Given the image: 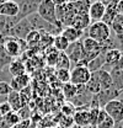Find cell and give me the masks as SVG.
I'll return each mask as SVG.
<instances>
[{"label": "cell", "mask_w": 123, "mask_h": 128, "mask_svg": "<svg viewBox=\"0 0 123 128\" xmlns=\"http://www.w3.org/2000/svg\"><path fill=\"white\" fill-rule=\"evenodd\" d=\"M117 68H120V69L123 72V53H122V57H121L120 62H118V64H117Z\"/></svg>", "instance_id": "39"}, {"label": "cell", "mask_w": 123, "mask_h": 128, "mask_svg": "<svg viewBox=\"0 0 123 128\" xmlns=\"http://www.w3.org/2000/svg\"><path fill=\"white\" fill-rule=\"evenodd\" d=\"M12 79V76L9 74V72L5 69V70H0V82H9Z\"/></svg>", "instance_id": "36"}, {"label": "cell", "mask_w": 123, "mask_h": 128, "mask_svg": "<svg viewBox=\"0 0 123 128\" xmlns=\"http://www.w3.org/2000/svg\"><path fill=\"white\" fill-rule=\"evenodd\" d=\"M95 75V78L97 79L100 86H101V91L104 90H108V89H112V80H111V76H110V73L107 70H98L96 73H92Z\"/></svg>", "instance_id": "17"}, {"label": "cell", "mask_w": 123, "mask_h": 128, "mask_svg": "<svg viewBox=\"0 0 123 128\" xmlns=\"http://www.w3.org/2000/svg\"><path fill=\"white\" fill-rule=\"evenodd\" d=\"M18 14V4L16 1H1L0 4V15L8 17H16Z\"/></svg>", "instance_id": "13"}, {"label": "cell", "mask_w": 123, "mask_h": 128, "mask_svg": "<svg viewBox=\"0 0 123 128\" xmlns=\"http://www.w3.org/2000/svg\"><path fill=\"white\" fill-rule=\"evenodd\" d=\"M0 128H11L8 124V122L4 117H0Z\"/></svg>", "instance_id": "38"}, {"label": "cell", "mask_w": 123, "mask_h": 128, "mask_svg": "<svg viewBox=\"0 0 123 128\" xmlns=\"http://www.w3.org/2000/svg\"><path fill=\"white\" fill-rule=\"evenodd\" d=\"M110 27L114 31L116 36H122L123 34V14H117L114 16V18H113V21H112Z\"/></svg>", "instance_id": "25"}, {"label": "cell", "mask_w": 123, "mask_h": 128, "mask_svg": "<svg viewBox=\"0 0 123 128\" xmlns=\"http://www.w3.org/2000/svg\"><path fill=\"white\" fill-rule=\"evenodd\" d=\"M41 34H42V33H40L38 31L32 30V31L27 34L25 42H26L27 44H31V46H32V44H37V43L41 41Z\"/></svg>", "instance_id": "29"}, {"label": "cell", "mask_w": 123, "mask_h": 128, "mask_svg": "<svg viewBox=\"0 0 123 128\" xmlns=\"http://www.w3.org/2000/svg\"><path fill=\"white\" fill-rule=\"evenodd\" d=\"M91 25V20L89 17V14H76L74 16L70 26L74 27V28H78L80 31H84L86 28H89Z\"/></svg>", "instance_id": "14"}, {"label": "cell", "mask_w": 123, "mask_h": 128, "mask_svg": "<svg viewBox=\"0 0 123 128\" xmlns=\"http://www.w3.org/2000/svg\"><path fill=\"white\" fill-rule=\"evenodd\" d=\"M91 78V73L86 66L82 65H75L70 70V82L75 86L86 85L88 81Z\"/></svg>", "instance_id": "5"}, {"label": "cell", "mask_w": 123, "mask_h": 128, "mask_svg": "<svg viewBox=\"0 0 123 128\" xmlns=\"http://www.w3.org/2000/svg\"><path fill=\"white\" fill-rule=\"evenodd\" d=\"M30 120H26V121H21L20 123H17L16 126H14L12 128H28L30 127Z\"/></svg>", "instance_id": "37"}, {"label": "cell", "mask_w": 123, "mask_h": 128, "mask_svg": "<svg viewBox=\"0 0 123 128\" xmlns=\"http://www.w3.org/2000/svg\"><path fill=\"white\" fill-rule=\"evenodd\" d=\"M104 66H105V53H100L95 59H92L91 62L86 65V68L90 70L91 74L101 70Z\"/></svg>", "instance_id": "22"}, {"label": "cell", "mask_w": 123, "mask_h": 128, "mask_svg": "<svg viewBox=\"0 0 123 128\" xmlns=\"http://www.w3.org/2000/svg\"><path fill=\"white\" fill-rule=\"evenodd\" d=\"M106 12V5L104 1H94L91 2L90 8H89V17L91 20V22H97V21H102L104 16Z\"/></svg>", "instance_id": "8"}, {"label": "cell", "mask_w": 123, "mask_h": 128, "mask_svg": "<svg viewBox=\"0 0 123 128\" xmlns=\"http://www.w3.org/2000/svg\"><path fill=\"white\" fill-rule=\"evenodd\" d=\"M57 68L58 69H70V60L68 59V57L65 56V53H59L58 56V60H57Z\"/></svg>", "instance_id": "27"}, {"label": "cell", "mask_w": 123, "mask_h": 128, "mask_svg": "<svg viewBox=\"0 0 123 128\" xmlns=\"http://www.w3.org/2000/svg\"><path fill=\"white\" fill-rule=\"evenodd\" d=\"M8 72H9V74H10L12 78H15V76H20V75L26 74V68H25V64L22 63L21 60L14 59L11 63L9 64Z\"/></svg>", "instance_id": "21"}, {"label": "cell", "mask_w": 123, "mask_h": 128, "mask_svg": "<svg viewBox=\"0 0 123 128\" xmlns=\"http://www.w3.org/2000/svg\"><path fill=\"white\" fill-rule=\"evenodd\" d=\"M95 96H96V98H97V102H98L100 107L104 108V106H105L107 102L114 100V98H118V97H120V92L116 91V90H113V89H108V90H104V91L98 92L97 95H95Z\"/></svg>", "instance_id": "15"}, {"label": "cell", "mask_w": 123, "mask_h": 128, "mask_svg": "<svg viewBox=\"0 0 123 128\" xmlns=\"http://www.w3.org/2000/svg\"><path fill=\"white\" fill-rule=\"evenodd\" d=\"M37 14H38V16H40L43 21H46L47 24H49V25H52V26H54V27L62 28V25L59 24V21L57 20L56 4H54L53 0H43V1H40Z\"/></svg>", "instance_id": "1"}, {"label": "cell", "mask_w": 123, "mask_h": 128, "mask_svg": "<svg viewBox=\"0 0 123 128\" xmlns=\"http://www.w3.org/2000/svg\"><path fill=\"white\" fill-rule=\"evenodd\" d=\"M75 124H74L73 117L63 116V118H60V121H59V127L60 128H73Z\"/></svg>", "instance_id": "31"}, {"label": "cell", "mask_w": 123, "mask_h": 128, "mask_svg": "<svg viewBox=\"0 0 123 128\" xmlns=\"http://www.w3.org/2000/svg\"><path fill=\"white\" fill-rule=\"evenodd\" d=\"M69 44L70 43L62 36L60 33L54 36V38H53V47L58 53H64L66 50V48L69 47Z\"/></svg>", "instance_id": "24"}, {"label": "cell", "mask_w": 123, "mask_h": 128, "mask_svg": "<svg viewBox=\"0 0 123 128\" xmlns=\"http://www.w3.org/2000/svg\"><path fill=\"white\" fill-rule=\"evenodd\" d=\"M0 36H1V34H0Z\"/></svg>", "instance_id": "44"}, {"label": "cell", "mask_w": 123, "mask_h": 128, "mask_svg": "<svg viewBox=\"0 0 123 128\" xmlns=\"http://www.w3.org/2000/svg\"><path fill=\"white\" fill-rule=\"evenodd\" d=\"M18 4V14H17V20L21 21L24 18H27L30 16L37 14L40 1L34 0H25V1H17Z\"/></svg>", "instance_id": "6"}, {"label": "cell", "mask_w": 123, "mask_h": 128, "mask_svg": "<svg viewBox=\"0 0 123 128\" xmlns=\"http://www.w3.org/2000/svg\"><path fill=\"white\" fill-rule=\"evenodd\" d=\"M100 110H101V108H97V107H94V108H90V110H89V114H90V126H92V127L96 126Z\"/></svg>", "instance_id": "32"}, {"label": "cell", "mask_w": 123, "mask_h": 128, "mask_svg": "<svg viewBox=\"0 0 123 128\" xmlns=\"http://www.w3.org/2000/svg\"><path fill=\"white\" fill-rule=\"evenodd\" d=\"M113 128H123V123H121V124H116Z\"/></svg>", "instance_id": "40"}, {"label": "cell", "mask_w": 123, "mask_h": 128, "mask_svg": "<svg viewBox=\"0 0 123 128\" xmlns=\"http://www.w3.org/2000/svg\"><path fill=\"white\" fill-rule=\"evenodd\" d=\"M88 37L98 43H102L111 37V27L102 21L92 22L88 28Z\"/></svg>", "instance_id": "3"}, {"label": "cell", "mask_w": 123, "mask_h": 128, "mask_svg": "<svg viewBox=\"0 0 123 128\" xmlns=\"http://www.w3.org/2000/svg\"><path fill=\"white\" fill-rule=\"evenodd\" d=\"M57 76H58V79L60 80L63 84L70 82V72L68 69H58Z\"/></svg>", "instance_id": "30"}, {"label": "cell", "mask_w": 123, "mask_h": 128, "mask_svg": "<svg viewBox=\"0 0 123 128\" xmlns=\"http://www.w3.org/2000/svg\"><path fill=\"white\" fill-rule=\"evenodd\" d=\"M60 34L69 43H74L78 41H81V37L84 36V31H80L78 28L72 27V26H66V27H63Z\"/></svg>", "instance_id": "12"}, {"label": "cell", "mask_w": 123, "mask_h": 128, "mask_svg": "<svg viewBox=\"0 0 123 128\" xmlns=\"http://www.w3.org/2000/svg\"><path fill=\"white\" fill-rule=\"evenodd\" d=\"M11 92V88L9 82H0V97L8 96Z\"/></svg>", "instance_id": "35"}, {"label": "cell", "mask_w": 123, "mask_h": 128, "mask_svg": "<svg viewBox=\"0 0 123 128\" xmlns=\"http://www.w3.org/2000/svg\"><path fill=\"white\" fill-rule=\"evenodd\" d=\"M104 111L114 121L116 124L123 123V101L120 98H114L107 102L104 106Z\"/></svg>", "instance_id": "4"}, {"label": "cell", "mask_w": 123, "mask_h": 128, "mask_svg": "<svg viewBox=\"0 0 123 128\" xmlns=\"http://www.w3.org/2000/svg\"><path fill=\"white\" fill-rule=\"evenodd\" d=\"M62 113H63V116L73 117V114L75 113V107H74L72 104H65V105L62 107Z\"/></svg>", "instance_id": "33"}, {"label": "cell", "mask_w": 123, "mask_h": 128, "mask_svg": "<svg viewBox=\"0 0 123 128\" xmlns=\"http://www.w3.org/2000/svg\"><path fill=\"white\" fill-rule=\"evenodd\" d=\"M82 52H84L82 43H81V41H78L74 43H70L64 53L68 57V59L70 60V63H74L76 65L80 60V58H81V56H82Z\"/></svg>", "instance_id": "9"}, {"label": "cell", "mask_w": 123, "mask_h": 128, "mask_svg": "<svg viewBox=\"0 0 123 128\" xmlns=\"http://www.w3.org/2000/svg\"><path fill=\"white\" fill-rule=\"evenodd\" d=\"M81 43H82V48H84V50H86V52L101 53V43H98V42L94 41V40L89 38V37L82 38Z\"/></svg>", "instance_id": "23"}, {"label": "cell", "mask_w": 123, "mask_h": 128, "mask_svg": "<svg viewBox=\"0 0 123 128\" xmlns=\"http://www.w3.org/2000/svg\"><path fill=\"white\" fill-rule=\"evenodd\" d=\"M73 121L76 127H86L90 126V114L89 110H76L73 114Z\"/></svg>", "instance_id": "18"}, {"label": "cell", "mask_w": 123, "mask_h": 128, "mask_svg": "<svg viewBox=\"0 0 123 128\" xmlns=\"http://www.w3.org/2000/svg\"><path fill=\"white\" fill-rule=\"evenodd\" d=\"M118 98H120V100H122V101H123V92H121V94H120V97H118Z\"/></svg>", "instance_id": "41"}, {"label": "cell", "mask_w": 123, "mask_h": 128, "mask_svg": "<svg viewBox=\"0 0 123 128\" xmlns=\"http://www.w3.org/2000/svg\"><path fill=\"white\" fill-rule=\"evenodd\" d=\"M121 57H122V50H121V49L114 48V49L107 50V52L105 53V66H104L102 69L110 72L112 68L117 66V64L120 62Z\"/></svg>", "instance_id": "10"}, {"label": "cell", "mask_w": 123, "mask_h": 128, "mask_svg": "<svg viewBox=\"0 0 123 128\" xmlns=\"http://www.w3.org/2000/svg\"><path fill=\"white\" fill-rule=\"evenodd\" d=\"M32 31V26H31L28 18H24L21 20L20 22H17L15 26L10 30V32L8 33V36H12L15 38H18V40H22L25 41L27 34Z\"/></svg>", "instance_id": "7"}, {"label": "cell", "mask_w": 123, "mask_h": 128, "mask_svg": "<svg viewBox=\"0 0 123 128\" xmlns=\"http://www.w3.org/2000/svg\"><path fill=\"white\" fill-rule=\"evenodd\" d=\"M0 43L2 46V49L10 58H17L22 50L25 49V46L27 44L25 41L15 38L12 36H0Z\"/></svg>", "instance_id": "2"}, {"label": "cell", "mask_w": 123, "mask_h": 128, "mask_svg": "<svg viewBox=\"0 0 123 128\" xmlns=\"http://www.w3.org/2000/svg\"><path fill=\"white\" fill-rule=\"evenodd\" d=\"M63 94L68 101H73L78 94V88L75 85H73L72 82H66L63 85Z\"/></svg>", "instance_id": "26"}, {"label": "cell", "mask_w": 123, "mask_h": 128, "mask_svg": "<svg viewBox=\"0 0 123 128\" xmlns=\"http://www.w3.org/2000/svg\"><path fill=\"white\" fill-rule=\"evenodd\" d=\"M30 84V78L27 74H24V75H20V76H15L12 78L10 81V88L12 91H17V92H21L22 90L27 89Z\"/></svg>", "instance_id": "16"}, {"label": "cell", "mask_w": 123, "mask_h": 128, "mask_svg": "<svg viewBox=\"0 0 123 128\" xmlns=\"http://www.w3.org/2000/svg\"><path fill=\"white\" fill-rule=\"evenodd\" d=\"M114 126H116L114 121L104 111V108H101L100 113H98V117H97V122H96L95 128H113Z\"/></svg>", "instance_id": "20"}, {"label": "cell", "mask_w": 123, "mask_h": 128, "mask_svg": "<svg viewBox=\"0 0 123 128\" xmlns=\"http://www.w3.org/2000/svg\"><path fill=\"white\" fill-rule=\"evenodd\" d=\"M0 4H1V1H0Z\"/></svg>", "instance_id": "43"}, {"label": "cell", "mask_w": 123, "mask_h": 128, "mask_svg": "<svg viewBox=\"0 0 123 128\" xmlns=\"http://www.w3.org/2000/svg\"><path fill=\"white\" fill-rule=\"evenodd\" d=\"M6 102L10 105L12 112H18L24 107L22 100H21V95H20V92H17V91H12V90H11V92L6 96Z\"/></svg>", "instance_id": "19"}, {"label": "cell", "mask_w": 123, "mask_h": 128, "mask_svg": "<svg viewBox=\"0 0 123 128\" xmlns=\"http://www.w3.org/2000/svg\"><path fill=\"white\" fill-rule=\"evenodd\" d=\"M10 112H11V107L6 102V100L5 101H1L0 102V117H4V116H6Z\"/></svg>", "instance_id": "34"}, {"label": "cell", "mask_w": 123, "mask_h": 128, "mask_svg": "<svg viewBox=\"0 0 123 128\" xmlns=\"http://www.w3.org/2000/svg\"><path fill=\"white\" fill-rule=\"evenodd\" d=\"M122 53H123V49H122Z\"/></svg>", "instance_id": "42"}, {"label": "cell", "mask_w": 123, "mask_h": 128, "mask_svg": "<svg viewBox=\"0 0 123 128\" xmlns=\"http://www.w3.org/2000/svg\"><path fill=\"white\" fill-rule=\"evenodd\" d=\"M108 73H110V76L112 80V89L118 91L120 94L123 92V72L120 68L114 66Z\"/></svg>", "instance_id": "11"}, {"label": "cell", "mask_w": 123, "mask_h": 128, "mask_svg": "<svg viewBox=\"0 0 123 128\" xmlns=\"http://www.w3.org/2000/svg\"><path fill=\"white\" fill-rule=\"evenodd\" d=\"M4 118L6 120L8 124H9L11 128L14 127V126H16L17 123H20V122H21V118H20V116H18V113H17V112L11 111L10 113H8L6 116H4Z\"/></svg>", "instance_id": "28"}]
</instances>
